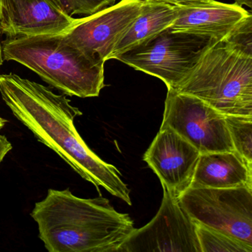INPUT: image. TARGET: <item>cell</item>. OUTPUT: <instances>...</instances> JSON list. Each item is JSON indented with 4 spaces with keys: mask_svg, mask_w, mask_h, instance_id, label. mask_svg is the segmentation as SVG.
Wrapping results in <instances>:
<instances>
[{
    "mask_svg": "<svg viewBox=\"0 0 252 252\" xmlns=\"http://www.w3.org/2000/svg\"><path fill=\"white\" fill-rule=\"evenodd\" d=\"M0 94L15 117L38 141L54 150L75 172L131 206L130 190L113 165L106 163L85 144L74 126L82 116L64 95L14 73L0 75Z\"/></svg>",
    "mask_w": 252,
    "mask_h": 252,
    "instance_id": "6da1fadb",
    "label": "cell"
},
{
    "mask_svg": "<svg viewBox=\"0 0 252 252\" xmlns=\"http://www.w3.org/2000/svg\"><path fill=\"white\" fill-rule=\"evenodd\" d=\"M31 215L49 252H118L135 228L107 199L80 198L69 189L48 190Z\"/></svg>",
    "mask_w": 252,
    "mask_h": 252,
    "instance_id": "7a4b0ae2",
    "label": "cell"
},
{
    "mask_svg": "<svg viewBox=\"0 0 252 252\" xmlns=\"http://www.w3.org/2000/svg\"><path fill=\"white\" fill-rule=\"evenodd\" d=\"M4 60L36 73L64 94L79 98L98 96L104 87V62L69 42L64 33L8 38Z\"/></svg>",
    "mask_w": 252,
    "mask_h": 252,
    "instance_id": "3957f363",
    "label": "cell"
},
{
    "mask_svg": "<svg viewBox=\"0 0 252 252\" xmlns=\"http://www.w3.org/2000/svg\"><path fill=\"white\" fill-rule=\"evenodd\" d=\"M175 91L200 98L224 116H252V57L219 42Z\"/></svg>",
    "mask_w": 252,
    "mask_h": 252,
    "instance_id": "277c9868",
    "label": "cell"
},
{
    "mask_svg": "<svg viewBox=\"0 0 252 252\" xmlns=\"http://www.w3.org/2000/svg\"><path fill=\"white\" fill-rule=\"evenodd\" d=\"M220 41L207 35L165 29L150 40L126 51L116 60L177 90L205 53Z\"/></svg>",
    "mask_w": 252,
    "mask_h": 252,
    "instance_id": "5b68a950",
    "label": "cell"
},
{
    "mask_svg": "<svg viewBox=\"0 0 252 252\" xmlns=\"http://www.w3.org/2000/svg\"><path fill=\"white\" fill-rule=\"evenodd\" d=\"M178 198L194 222L252 246V189L189 187Z\"/></svg>",
    "mask_w": 252,
    "mask_h": 252,
    "instance_id": "8992f818",
    "label": "cell"
},
{
    "mask_svg": "<svg viewBox=\"0 0 252 252\" xmlns=\"http://www.w3.org/2000/svg\"><path fill=\"white\" fill-rule=\"evenodd\" d=\"M170 128L200 154L234 151L225 116L200 98L168 89L160 128Z\"/></svg>",
    "mask_w": 252,
    "mask_h": 252,
    "instance_id": "52a82bcc",
    "label": "cell"
},
{
    "mask_svg": "<svg viewBox=\"0 0 252 252\" xmlns=\"http://www.w3.org/2000/svg\"><path fill=\"white\" fill-rule=\"evenodd\" d=\"M163 191L156 216L141 228H134L118 252H201L195 222L178 197Z\"/></svg>",
    "mask_w": 252,
    "mask_h": 252,
    "instance_id": "ba28073f",
    "label": "cell"
},
{
    "mask_svg": "<svg viewBox=\"0 0 252 252\" xmlns=\"http://www.w3.org/2000/svg\"><path fill=\"white\" fill-rule=\"evenodd\" d=\"M145 2L122 0L92 15L76 19L64 35L81 51L105 63L119 39L141 14Z\"/></svg>",
    "mask_w": 252,
    "mask_h": 252,
    "instance_id": "9c48e42d",
    "label": "cell"
},
{
    "mask_svg": "<svg viewBox=\"0 0 252 252\" xmlns=\"http://www.w3.org/2000/svg\"><path fill=\"white\" fill-rule=\"evenodd\" d=\"M200 153L170 128H160L143 160L162 187L179 197L191 187Z\"/></svg>",
    "mask_w": 252,
    "mask_h": 252,
    "instance_id": "30bf717a",
    "label": "cell"
},
{
    "mask_svg": "<svg viewBox=\"0 0 252 252\" xmlns=\"http://www.w3.org/2000/svg\"><path fill=\"white\" fill-rule=\"evenodd\" d=\"M76 21L50 0H0V28L8 38L64 33Z\"/></svg>",
    "mask_w": 252,
    "mask_h": 252,
    "instance_id": "8fae6325",
    "label": "cell"
},
{
    "mask_svg": "<svg viewBox=\"0 0 252 252\" xmlns=\"http://www.w3.org/2000/svg\"><path fill=\"white\" fill-rule=\"evenodd\" d=\"M177 16L170 29L175 32L207 35L222 40L251 13L236 4L215 0L176 5Z\"/></svg>",
    "mask_w": 252,
    "mask_h": 252,
    "instance_id": "7c38bea8",
    "label": "cell"
},
{
    "mask_svg": "<svg viewBox=\"0 0 252 252\" xmlns=\"http://www.w3.org/2000/svg\"><path fill=\"white\" fill-rule=\"evenodd\" d=\"M190 187L252 189V163L235 151L202 153Z\"/></svg>",
    "mask_w": 252,
    "mask_h": 252,
    "instance_id": "4fadbf2b",
    "label": "cell"
},
{
    "mask_svg": "<svg viewBox=\"0 0 252 252\" xmlns=\"http://www.w3.org/2000/svg\"><path fill=\"white\" fill-rule=\"evenodd\" d=\"M177 16L176 5L156 0H146L142 11L119 39L109 60L147 41L172 26Z\"/></svg>",
    "mask_w": 252,
    "mask_h": 252,
    "instance_id": "5bb4252c",
    "label": "cell"
},
{
    "mask_svg": "<svg viewBox=\"0 0 252 252\" xmlns=\"http://www.w3.org/2000/svg\"><path fill=\"white\" fill-rule=\"evenodd\" d=\"M195 225L201 252H252V245L202 224Z\"/></svg>",
    "mask_w": 252,
    "mask_h": 252,
    "instance_id": "9a60e30c",
    "label": "cell"
},
{
    "mask_svg": "<svg viewBox=\"0 0 252 252\" xmlns=\"http://www.w3.org/2000/svg\"><path fill=\"white\" fill-rule=\"evenodd\" d=\"M225 121L234 151L252 163V116L225 115Z\"/></svg>",
    "mask_w": 252,
    "mask_h": 252,
    "instance_id": "2e32d148",
    "label": "cell"
},
{
    "mask_svg": "<svg viewBox=\"0 0 252 252\" xmlns=\"http://www.w3.org/2000/svg\"><path fill=\"white\" fill-rule=\"evenodd\" d=\"M221 42L234 51L252 57V16L242 20Z\"/></svg>",
    "mask_w": 252,
    "mask_h": 252,
    "instance_id": "e0dca14e",
    "label": "cell"
},
{
    "mask_svg": "<svg viewBox=\"0 0 252 252\" xmlns=\"http://www.w3.org/2000/svg\"><path fill=\"white\" fill-rule=\"evenodd\" d=\"M67 15H92L114 5L116 0H50Z\"/></svg>",
    "mask_w": 252,
    "mask_h": 252,
    "instance_id": "ac0fdd59",
    "label": "cell"
},
{
    "mask_svg": "<svg viewBox=\"0 0 252 252\" xmlns=\"http://www.w3.org/2000/svg\"><path fill=\"white\" fill-rule=\"evenodd\" d=\"M13 146L5 135H0V163L12 150Z\"/></svg>",
    "mask_w": 252,
    "mask_h": 252,
    "instance_id": "d6986e66",
    "label": "cell"
},
{
    "mask_svg": "<svg viewBox=\"0 0 252 252\" xmlns=\"http://www.w3.org/2000/svg\"><path fill=\"white\" fill-rule=\"evenodd\" d=\"M156 1H160V2H166L174 5H184L202 2L205 0H156Z\"/></svg>",
    "mask_w": 252,
    "mask_h": 252,
    "instance_id": "ffe728a7",
    "label": "cell"
},
{
    "mask_svg": "<svg viewBox=\"0 0 252 252\" xmlns=\"http://www.w3.org/2000/svg\"><path fill=\"white\" fill-rule=\"evenodd\" d=\"M234 1H235L234 4L239 6L243 7V5H246L249 8H252V0H234Z\"/></svg>",
    "mask_w": 252,
    "mask_h": 252,
    "instance_id": "44dd1931",
    "label": "cell"
},
{
    "mask_svg": "<svg viewBox=\"0 0 252 252\" xmlns=\"http://www.w3.org/2000/svg\"><path fill=\"white\" fill-rule=\"evenodd\" d=\"M1 35H2V31H1V28H0V38H1ZM3 51H2V43L0 40V67L2 65L3 63Z\"/></svg>",
    "mask_w": 252,
    "mask_h": 252,
    "instance_id": "7402d4cb",
    "label": "cell"
},
{
    "mask_svg": "<svg viewBox=\"0 0 252 252\" xmlns=\"http://www.w3.org/2000/svg\"><path fill=\"white\" fill-rule=\"evenodd\" d=\"M5 123H6V120L4 119L3 118L0 117V130L5 126Z\"/></svg>",
    "mask_w": 252,
    "mask_h": 252,
    "instance_id": "603a6c76",
    "label": "cell"
}]
</instances>
